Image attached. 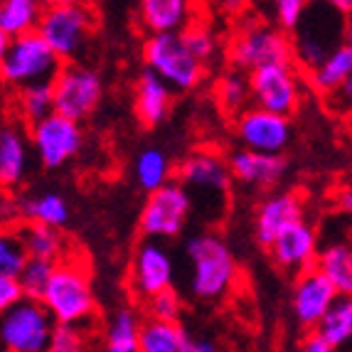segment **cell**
<instances>
[{
  "label": "cell",
  "mask_w": 352,
  "mask_h": 352,
  "mask_svg": "<svg viewBox=\"0 0 352 352\" xmlns=\"http://www.w3.org/2000/svg\"><path fill=\"white\" fill-rule=\"evenodd\" d=\"M288 40L291 57L300 72L316 69L345 42V12L320 0H311L298 23L288 30Z\"/></svg>",
  "instance_id": "1"
},
{
  "label": "cell",
  "mask_w": 352,
  "mask_h": 352,
  "mask_svg": "<svg viewBox=\"0 0 352 352\" xmlns=\"http://www.w3.org/2000/svg\"><path fill=\"white\" fill-rule=\"evenodd\" d=\"M190 264V294L200 300H219L234 288L239 266L222 236L197 234L185 247Z\"/></svg>",
  "instance_id": "2"
},
{
  "label": "cell",
  "mask_w": 352,
  "mask_h": 352,
  "mask_svg": "<svg viewBox=\"0 0 352 352\" xmlns=\"http://www.w3.org/2000/svg\"><path fill=\"white\" fill-rule=\"evenodd\" d=\"M40 300L54 318V323L87 325L96 311V300L91 291V274L82 258L65 256L57 261Z\"/></svg>",
  "instance_id": "3"
},
{
  "label": "cell",
  "mask_w": 352,
  "mask_h": 352,
  "mask_svg": "<svg viewBox=\"0 0 352 352\" xmlns=\"http://www.w3.org/2000/svg\"><path fill=\"white\" fill-rule=\"evenodd\" d=\"M62 59L47 45V40L32 30L25 35L10 37V47L0 62V79L8 89H23L30 84L54 82L57 72L62 69Z\"/></svg>",
  "instance_id": "4"
},
{
  "label": "cell",
  "mask_w": 352,
  "mask_h": 352,
  "mask_svg": "<svg viewBox=\"0 0 352 352\" xmlns=\"http://www.w3.org/2000/svg\"><path fill=\"white\" fill-rule=\"evenodd\" d=\"M146 67L170 84L173 91H190L202 82L205 62L195 57L182 32H155L148 35L143 47Z\"/></svg>",
  "instance_id": "5"
},
{
  "label": "cell",
  "mask_w": 352,
  "mask_h": 352,
  "mask_svg": "<svg viewBox=\"0 0 352 352\" xmlns=\"http://www.w3.org/2000/svg\"><path fill=\"white\" fill-rule=\"evenodd\" d=\"M94 25L96 20L89 3L47 6L37 25V32L47 40V45L59 54L62 62H76L87 52Z\"/></svg>",
  "instance_id": "6"
},
{
  "label": "cell",
  "mask_w": 352,
  "mask_h": 352,
  "mask_svg": "<svg viewBox=\"0 0 352 352\" xmlns=\"http://www.w3.org/2000/svg\"><path fill=\"white\" fill-rule=\"evenodd\" d=\"M54 318L37 298H23L0 318V347L10 352L50 350Z\"/></svg>",
  "instance_id": "7"
},
{
  "label": "cell",
  "mask_w": 352,
  "mask_h": 352,
  "mask_svg": "<svg viewBox=\"0 0 352 352\" xmlns=\"http://www.w3.org/2000/svg\"><path fill=\"white\" fill-rule=\"evenodd\" d=\"M249 84H252V104L283 116L298 111L303 99V79H300V67L294 59L271 62L249 72Z\"/></svg>",
  "instance_id": "8"
},
{
  "label": "cell",
  "mask_w": 352,
  "mask_h": 352,
  "mask_svg": "<svg viewBox=\"0 0 352 352\" xmlns=\"http://www.w3.org/2000/svg\"><path fill=\"white\" fill-rule=\"evenodd\" d=\"M291 57L288 32L278 25L247 23L241 25L236 37L229 45V62L241 72H254L271 62H286Z\"/></svg>",
  "instance_id": "9"
},
{
  "label": "cell",
  "mask_w": 352,
  "mask_h": 352,
  "mask_svg": "<svg viewBox=\"0 0 352 352\" xmlns=\"http://www.w3.org/2000/svg\"><path fill=\"white\" fill-rule=\"evenodd\" d=\"M54 111L74 121H84L99 109L104 99V82L94 69L76 62H65L54 76Z\"/></svg>",
  "instance_id": "10"
},
{
  "label": "cell",
  "mask_w": 352,
  "mask_h": 352,
  "mask_svg": "<svg viewBox=\"0 0 352 352\" xmlns=\"http://www.w3.org/2000/svg\"><path fill=\"white\" fill-rule=\"evenodd\" d=\"M192 212V197L182 182H165L148 192V202L141 212V229L153 239H175Z\"/></svg>",
  "instance_id": "11"
},
{
  "label": "cell",
  "mask_w": 352,
  "mask_h": 352,
  "mask_svg": "<svg viewBox=\"0 0 352 352\" xmlns=\"http://www.w3.org/2000/svg\"><path fill=\"white\" fill-rule=\"evenodd\" d=\"M30 143H32L37 160L45 168L54 170V168L69 163L76 153L82 151L84 133L79 121L59 111H52L50 116L30 126Z\"/></svg>",
  "instance_id": "12"
},
{
  "label": "cell",
  "mask_w": 352,
  "mask_h": 352,
  "mask_svg": "<svg viewBox=\"0 0 352 352\" xmlns=\"http://www.w3.org/2000/svg\"><path fill=\"white\" fill-rule=\"evenodd\" d=\"M175 281V264H173V254L168 252L160 239L148 236L141 247L133 252L129 269V286L138 298L148 300L155 294L170 288Z\"/></svg>",
  "instance_id": "13"
},
{
  "label": "cell",
  "mask_w": 352,
  "mask_h": 352,
  "mask_svg": "<svg viewBox=\"0 0 352 352\" xmlns=\"http://www.w3.org/2000/svg\"><path fill=\"white\" fill-rule=\"evenodd\" d=\"M177 177H180V182L190 192L192 202L197 197L222 202L229 185L234 180L232 168H229V160H224L222 155H217V153L212 151L190 153L188 158L180 163V168H177Z\"/></svg>",
  "instance_id": "14"
},
{
  "label": "cell",
  "mask_w": 352,
  "mask_h": 352,
  "mask_svg": "<svg viewBox=\"0 0 352 352\" xmlns=\"http://www.w3.org/2000/svg\"><path fill=\"white\" fill-rule=\"evenodd\" d=\"M338 296L340 291L318 266L298 271L294 291H291V311H294L296 323L303 330L318 328Z\"/></svg>",
  "instance_id": "15"
},
{
  "label": "cell",
  "mask_w": 352,
  "mask_h": 352,
  "mask_svg": "<svg viewBox=\"0 0 352 352\" xmlns=\"http://www.w3.org/2000/svg\"><path fill=\"white\" fill-rule=\"evenodd\" d=\"M291 116L269 111L261 106H249L236 118V135L244 148L261 153H283L291 143Z\"/></svg>",
  "instance_id": "16"
},
{
  "label": "cell",
  "mask_w": 352,
  "mask_h": 352,
  "mask_svg": "<svg viewBox=\"0 0 352 352\" xmlns=\"http://www.w3.org/2000/svg\"><path fill=\"white\" fill-rule=\"evenodd\" d=\"M271 258L276 261L281 269L298 274V271L316 266L318 261V234L316 229L308 222L298 219V222L288 224L281 234L269 244Z\"/></svg>",
  "instance_id": "17"
},
{
  "label": "cell",
  "mask_w": 352,
  "mask_h": 352,
  "mask_svg": "<svg viewBox=\"0 0 352 352\" xmlns=\"http://www.w3.org/2000/svg\"><path fill=\"white\" fill-rule=\"evenodd\" d=\"M229 168L241 185L258 190L276 188L286 175V160H283L281 153H261L252 151V148L236 151L229 158Z\"/></svg>",
  "instance_id": "18"
},
{
  "label": "cell",
  "mask_w": 352,
  "mask_h": 352,
  "mask_svg": "<svg viewBox=\"0 0 352 352\" xmlns=\"http://www.w3.org/2000/svg\"><path fill=\"white\" fill-rule=\"evenodd\" d=\"M303 219V202L296 192H274L266 197L256 210L254 217V234L261 247L269 244L281 234L288 224Z\"/></svg>",
  "instance_id": "19"
},
{
  "label": "cell",
  "mask_w": 352,
  "mask_h": 352,
  "mask_svg": "<svg viewBox=\"0 0 352 352\" xmlns=\"http://www.w3.org/2000/svg\"><path fill=\"white\" fill-rule=\"evenodd\" d=\"M170 104H173L170 84L146 67L141 72V76H138L133 91V109L138 121L143 126H148V129L163 124L165 118H168V113H170Z\"/></svg>",
  "instance_id": "20"
},
{
  "label": "cell",
  "mask_w": 352,
  "mask_h": 352,
  "mask_svg": "<svg viewBox=\"0 0 352 352\" xmlns=\"http://www.w3.org/2000/svg\"><path fill=\"white\" fill-rule=\"evenodd\" d=\"M138 18L151 35L182 32L197 23V0H141Z\"/></svg>",
  "instance_id": "21"
},
{
  "label": "cell",
  "mask_w": 352,
  "mask_h": 352,
  "mask_svg": "<svg viewBox=\"0 0 352 352\" xmlns=\"http://www.w3.org/2000/svg\"><path fill=\"white\" fill-rule=\"evenodd\" d=\"M30 133L20 129V124L0 126V185L15 188L30 168Z\"/></svg>",
  "instance_id": "22"
},
{
  "label": "cell",
  "mask_w": 352,
  "mask_h": 352,
  "mask_svg": "<svg viewBox=\"0 0 352 352\" xmlns=\"http://www.w3.org/2000/svg\"><path fill=\"white\" fill-rule=\"evenodd\" d=\"M138 352H192V338L177 320L148 318L141 328Z\"/></svg>",
  "instance_id": "23"
},
{
  "label": "cell",
  "mask_w": 352,
  "mask_h": 352,
  "mask_svg": "<svg viewBox=\"0 0 352 352\" xmlns=\"http://www.w3.org/2000/svg\"><path fill=\"white\" fill-rule=\"evenodd\" d=\"M18 232H20V236H23V244L30 256L62 261V258L67 256V252H69V244H67L65 234H62V227L30 222L28 219L23 227H18Z\"/></svg>",
  "instance_id": "24"
},
{
  "label": "cell",
  "mask_w": 352,
  "mask_h": 352,
  "mask_svg": "<svg viewBox=\"0 0 352 352\" xmlns=\"http://www.w3.org/2000/svg\"><path fill=\"white\" fill-rule=\"evenodd\" d=\"M350 74H352V45L342 42L340 47L335 50L333 54H328L316 69L308 72V82H311L313 91H318L320 96H328Z\"/></svg>",
  "instance_id": "25"
},
{
  "label": "cell",
  "mask_w": 352,
  "mask_h": 352,
  "mask_svg": "<svg viewBox=\"0 0 352 352\" xmlns=\"http://www.w3.org/2000/svg\"><path fill=\"white\" fill-rule=\"evenodd\" d=\"M141 316L131 308H118L104 330V347L109 352H138L141 345Z\"/></svg>",
  "instance_id": "26"
},
{
  "label": "cell",
  "mask_w": 352,
  "mask_h": 352,
  "mask_svg": "<svg viewBox=\"0 0 352 352\" xmlns=\"http://www.w3.org/2000/svg\"><path fill=\"white\" fill-rule=\"evenodd\" d=\"M47 3L45 0H0V28L10 37L37 30Z\"/></svg>",
  "instance_id": "27"
},
{
  "label": "cell",
  "mask_w": 352,
  "mask_h": 352,
  "mask_svg": "<svg viewBox=\"0 0 352 352\" xmlns=\"http://www.w3.org/2000/svg\"><path fill=\"white\" fill-rule=\"evenodd\" d=\"M318 330L325 335L333 350L352 345V294H340L333 300Z\"/></svg>",
  "instance_id": "28"
},
{
  "label": "cell",
  "mask_w": 352,
  "mask_h": 352,
  "mask_svg": "<svg viewBox=\"0 0 352 352\" xmlns=\"http://www.w3.org/2000/svg\"><path fill=\"white\" fill-rule=\"evenodd\" d=\"M20 214L30 222L54 224V227H65L69 222V205L62 195L57 192H42L30 195L20 200Z\"/></svg>",
  "instance_id": "29"
},
{
  "label": "cell",
  "mask_w": 352,
  "mask_h": 352,
  "mask_svg": "<svg viewBox=\"0 0 352 352\" xmlns=\"http://www.w3.org/2000/svg\"><path fill=\"white\" fill-rule=\"evenodd\" d=\"M18 106L20 121L25 126H32L37 121H42L45 116L54 111V87L52 82H40V84H30V87L18 89Z\"/></svg>",
  "instance_id": "30"
},
{
  "label": "cell",
  "mask_w": 352,
  "mask_h": 352,
  "mask_svg": "<svg viewBox=\"0 0 352 352\" xmlns=\"http://www.w3.org/2000/svg\"><path fill=\"white\" fill-rule=\"evenodd\" d=\"M170 160L160 148H146L143 153H138L133 163V177L138 188H143L146 192H153L170 180Z\"/></svg>",
  "instance_id": "31"
},
{
  "label": "cell",
  "mask_w": 352,
  "mask_h": 352,
  "mask_svg": "<svg viewBox=\"0 0 352 352\" xmlns=\"http://www.w3.org/2000/svg\"><path fill=\"white\" fill-rule=\"evenodd\" d=\"M316 266L335 283L340 294H352V249L345 244H333L318 254Z\"/></svg>",
  "instance_id": "32"
},
{
  "label": "cell",
  "mask_w": 352,
  "mask_h": 352,
  "mask_svg": "<svg viewBox=\"0 0 352 352\" xmlns=\"http://www.w3.org/2000/svg\"><path fill=\"white\" fill-rule=\"evenodd\" d=\"M217 101L222 104L224 111L239 113L247 109L252 101V84H249V74L241 69H232L217 82Z\"/></svg>",
  "instance_id": "33"
},
{
  "label": "cell",
  "mask_w": 352,
  "mask_h": 352,
  "mask_svg": "<svg viewBox=\"0 0 352 352\" xmlns=\"http://www.w3.org/2000/svg\"><path fill=\"white\" fill-rule=\"evenodd\" d=\"M54 264L57 261H50V258H37V256H30L28 264L23 266L20 271V286L25 291V298H42L45 294V288H47L50 278L54 274Z\"/></svg>",
  "instance_id": "34"
},
{
  "label": "cell",
  "mask_w": 352,
  "mask_h": 352,
  "mask_svg": "<svg viewBox=\"0 0 352 352\" xmlns=\"http://www.w3.org/2000/svg\"><path fill=\"white\" fill-rule=\"evenodd\" d=\"M28 258L30 254L25 249L23 236H20L18 229H3L0 232V271L20 276V271L28 264Z\"/></svg>",
  "instance_id": "35"
},
{
  "label": "cell",
  "mask_w": 352,
  "mask_h": 352,
  "mask_svg": "<svg viewBox=\"0 0 352 352\" xmlns=\"http://www.w3.org/2000/svg\"><path fill=\"white\" fill-rule=\"evenodd\" d=\"M89 335L79 323H54L50 350L52 352H82L87 350Z\"/></svg>",
  "instance_id": "36"
},
{
  "label": "cell",
  "mask_w": 352,
  "mask_h": 352,
  "mask_svg": "<svg viewBox=\"0 0 352 352\" xmlns=\"http://www.w3.org/2000/svg\"><path fill=\"white\" fill-rule=\"evenodd\" d=\"M182 37L188 42V47L195 52V57L202 59L205 65L214 57V52H217V37H214V32H212L210 28H205V25L192 23L188 30H182Z\"/></svg>",
  "instance_id": "37"
},
{
  "label": "cell",
  "mask_w": 352,
  "mask_h": 352,
  "mask_svg": "<svg viewBox=\"0 0 352 352\" xmlns=\"http://www.w3.org/2000/svg\"><path fill=\"white\" fill-rule=\"evenodd\" d=\"M148 313H151V318H160V320H180L182 300L175 294V288L170 286L148 298Z\"/></svg>",
  "instance_id": "38"
},
{
  "label": "cell",
  "mask_w": 352,
  "mask_h": 352,
  "mask_svg": "<svg viewBox=\"0 0 352 352\" xmlns=\"http://www.w3.org/2000/svg\"><path fill=\"white\" fill-rule=\"evenodd\" d=\"M308 6H311V0H269L274 23L286 30V32L298 23Z\"/></svg>",
  "instance_id": "39"
},
{
  "label": "cell",
  "mask_w": 352,
  "mask_h": 352,
  "mask_svg": "<svg viewBox=\"0 0 352 352\" xmlns=\"http://www.w3.org/2000/svg\"><path fill=\"white\" fill-rule=\"evenodd\" d=\"M25 298V291L20 286V278L12 274H3L0 271V313H6L15 303Z\"/></svg>",
  "instance_id": "40"
},
{
  "label": "cell",
  "mask_w": 352,
  "mask_h": 352,
  "mask_svg": "<svg viewBox=\"0 0 352 352\" xmlns=\"http://www.w3.org/2000/svg\"><path fill=\"white\" fill-rule=\"evenodd\" d=\"M325 101H328V106L333 111H350L352 109V74L347 76L340 87L335 89L333 94L325 96Z\"/></svg>",
  "instance_id": "41"
},
{
  "label": "cell",
  "mask_w": 352,
  "mask_h": 352,
  "mask_svg": "<svg viewBox=\"0 0 352 352\" xmlns=\"http://www.w3.org/2000/svg\"><path fill=\"white\" fill-rule=\"evenodd\" d=\"M300 350L305 352H333V345L325 340V335L320 333L318 328H311L305 330V338L300 342Z\"/></svg>",
  "instance_id": "42"
},
{
  "label": "cell",
  "mask_w": 352,
  "mask_h": 352,
  "mask_svg": "<svg viewBox=\"0 0 352 352\" xmlns=\"http://www.w3.org/2000/svg\"><path fill=\"white\" fill-rule=\"evenodd\" d=\"M338 205H340L342 212L352 214V185H347V188L342 190L340 195H338Z\"/></svg>",
  "instance_id": "43"
},
{
  "label": "cell",
  "mask_w": 352,
  "mask_h": 352,
  "mask_svg": "<svg viewBox=\"0 0 352 352\" xmlns=\"http://www.w3.org/2000/svg\"><path fill=\"white\" fill-rule=\"evenodd\" d=\"M214 3H217L219 10L236 12V10H241V8H244V3H247V0H214Z\"/></svg>",
  "instance_id": "44"
},
{
  "label": "cell",
  "mask_w": 352,
  "mask_h": 352,
  "mask_svg": "<svg viewBox=\"0 0 352 352\" xmlns=\"http://www.w3.org/2000/svg\"><path fill=\"white\" fill-rule=\"evenodd\" d=\"M6 109H8V87L3 84L0 79V124H3V116H6Z\"/></svg>",
  "instance_id": "45"
},
{
  "label": "cell",
  "mask_w": 352,
  "mask_h": 352,
  "mask_svg": "<svg viewBox=\"0 0 352 352\" xmlns=\"http://www.w3.org/2000/svg\"><path fill=\"white\" fill-rule=\"evenodd\" d=\"M320 3H328V6L338 8L340 12H350L352 10V0H320Z\"/></svg>",
  "instance_id": "46"
},
{
  "label": "cell",
  "mask_w": 352,
  "mask_h": 352,
  "mask_svg": "<svg viewBox=\"0 0 352 352\" xmlns=\"http://www.w3.org/2000/svg\"><path fill=\"white\" fill-rule=\"evenodd\" d=\"M214 350H217L214 342H200L192 338V352H214Z\"/></svg>",
  "instance_id": "47"
},
{
  "label": "cell",
  "mask_w": 352,
  "mask_h": 352,
  "mask_svg": "<svg viewBox=\"0 0 352 352\" xmlns=\"http://www.w3.org/2000/svg\"><path fill=\"white\" fill-rule=\"evenodd\" d=\"M8 47H10V35H8L6 30L0 28V62H3V57H6Z\"/></svg>",
  "instance_id": "48"
},
{
  "label": "cell",
  "mask_w": 352,
  "mask_h": 352,
  "mask_svg": "<svg viewBox=\"0 0 352 352\" xmlns=\"http://www.w3.org/2000/svg\"><path fill=\"white\" fill-rule=\"evenodd\" d=\"M345 42L352 45V10L345 12Z\"/></svg>",
  "instance_id": "49"
},
{
  "label": "cell",
  "mask_w": 352,
  "mask_h": 352,
  "mask_svg": "<svg viewBox=\"0 0 352 352\" xmlns=\"http://www.w3.org/2000/svg\"><path fill=\"white\" fill-rule=\"evenodd\" d=\"M47 6H74V3H89V0H45Z\"/></svg>",
  "instance_id": "50"
}]
</instances>
